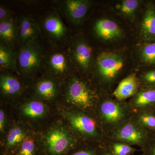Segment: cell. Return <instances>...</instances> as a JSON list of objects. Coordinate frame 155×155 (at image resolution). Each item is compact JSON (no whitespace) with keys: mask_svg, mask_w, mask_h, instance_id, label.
<instances>
[{"mask_svg":"<svg viewBox=\"0 0 155 155\" xmlns=\"http://www.w3.org/2000/svg\"><path fill=\"white\" fill-rule=\"evenodd\" d=\"M134 112L127 101H120L111 94L102 96L94 115L107 137L131 119Z\"/></svg>","mask_w":155,"mask_h":155,"instance_id":"obj_1","label":"cell"},{"mask_svg":"<svg viewBox=\"0 0 155 155\" xmlns=\"http://www.w3.org/2000/svg\"><path fill=\"white\" fill-rule=\"evenodd\" d=\"M66 116L72 129L83 141L100 144L107 141V136L94 114L76 109L68 112Z\"/></svg>","mask_w":155,"mask_h":155,"instance_id":"obj_2","label":"cell"},{"mask_svg":"<svg viewBox=\"0 0 155 155\" xmlns=\"http://www.w3.org/2000/svg\"><path fill=\"white\" fill-rule=\"evenodd\" d=\"M103 95L84 81L73 77L68 84L66 97L68 102L77 110L94 114Z\"/></svg>","mask_w":155,"mask_h":155,"instance_id":"obj_3","label":"cell"},{"mask_svg":"<svg viewBox=\"0 0 155 155\" xmlns=\"http://www.w3.org/2000/svg\"><path fill=\"white\" fill-rule=\"evenodd\" d=\"M152 132L142 126L134 116L107 137V139L124 143L131 146L144 147Z\"/></svg>","mask_w":155,"mask_h":155,"instance_id":"obj_4","label":"cell"},{"mask_svg":"<svg viewBox=\"0 0 155 155\" xmlns=\"http://www.w3.org/2000/svg\"><path fill=\"white\" fill-rule=\"evenodd\" d=\"M69 131L55 127L46 136L44 152L45 155H66L75 149L78 141Z\"/></svg>","mask_w":155,"mask_h":155,"instance_id":"obj_5","label":"cell"},{"mask_svg":"<svg viewBox=\"0 0 155 155\" xmlns=\"http://www.w3.org/2000/svg\"><path fill=\"white\" fill-rule=\"evenodd\" d=\"M124 66V61L121 56L113 53H105L97 60L98 75L101 83L104 86V94H109L120 75Z\"/></svg>","mask_w":155,"mask_h":155,"instance_id":"obj_6","label":"cell"},{"mask_svg":"<svg viewBox=\"0 0 155 155\" xmlns=\"http://www.w3.org/2000/svg\"><path fill=\"white\" fill-rule=\"evenodd\" d=\"M42 50L35 41L24 45L18 57L20 71L25 75H30L38 70L42 60Z\"/></svg>","mask_w":155,"mask_h":155,"instance_id":"obj_7","label":"cell"},{"mask_svg":"<svg viewBox=\"0 0 155 155\" xmlns=\"http://www.w3.org/2000/svg\"><path fill=\"white\" fill-rule=\"evenodd\" d=\"M127 102L134 113L142 111L155 112V88L140 87Z\"/></svg>","mask_w":155,"mask_h":155,"instance_id":"obj_8","label":"cell"},{"mask_svg":"<svg viewBox=\"0 0 155 155\" xmlns=\"http://www.w3.org/2000/svg\"><path fill=\"white\" fill-rule=\"evenodd\" d=\"M140 87V82L137 76L131 73L119 81L111 94L119 101H126L133 97Z\"/></svg>","mask_w":155,"mask_h":155,"instance_id":"obj_9","label":"cell"},{"mask_svg":"<svg viewBox=\"0 0 155 155\" xmlns=\"http://www.w3.org/2000/svg\"><path fill=\"white\" fill-rule=\"evenodd\" d=\"M40 33V29L29 17H24L20 19L17 31V37L23 45L36 40Z\"/></svg>","mask_w":155,"mask_h":155,"instance_id":"obj_10","label":"cell"},{"mask_svg":"<svg viewBox=\"0 0 155 155\" xmlns=\"http://www.w3.org/2000/svg\"><path fill=\"white\" fill-rule=\"evenodd\" d=\"M89 7L88 1L69 0L65 2V12L67 17L72 23L78 24L85 17Z\"/></svg>","mask_w":155,"mask_h":155,"instance_id":"obj_11","label":"cell"},{"mask_svg":"<svg viewBox=\"0 0 155 155\" xmlns=\"http://www.w3.org/2000/svg\"><path fill=\"white\" fill-rule=\"evenodd\" d=\"M94 29L98 36L107 40L116 38L121 34V29L117 23L107 19L98 20L95 24Z\"/></svg>","mask_w":155,"mask_h":155,"instance_id":"obj_12","label":"cell"},{"mask_svg":"<svg viewBox=\"0 0 155 155\" xmlns=\"http://www.w3.org/2000/svg\"><path fill=\"white\" fill-rule=\"evenodd\" d=\"M143 37L149 41H155V7L152 4L147 6L141 25Z\"/></svg>","mask_w":155,"mask_h":155,"instance_id":"obj_13","label":"cell"},{"mask_svg":"<svg viewBox=\"0 0 155 155\" xmlns=\"http://www.w3.org/2000/svg\"><path fill=\"white\" fill-rule=\"evenodd\" d=\"M44 26L48 34L54 38H62L67 32V28L63 21L58 16L51 15L45 19Z\"/></svg>","mask_w":155,"mask_h":155,"instance_id":"obj_14","label":"cell"},{"mask_svg":"<svg viewBox=\"0 0 155 155\" xmlns=\"http://www.w3.org/2000/svg\"><path fill=\"white\" fill-rule=\"evenodd\" d=\"M73 57L75 62L83 69H87L91 65L92 49L84 42H78L73 50Z\"/></svg>","mask_w":155,"mask_h":155,"instance_id":"obj_15","label":"cell"},{"mask_svg":"<svg viewBox=\"0 0 155 155\" xmlns=\"http://www.w3.org/2000/svg\"><path fill=\"white\" fill-rule=\"evenodd\" d=\"M0 86L3 94L9 96L19 94L21 90V84L19 81L8 74L1 75Z\"/></svg>","mask_w":155,"mask_h":155,"instance_id":"obj_16","label":"cell"},{"mask_svg":"<svg viewBox=\"0 0 155 155\" xmlns=\"http://www.w3.org/2000/svg\"><path fill=\"white\" fill-rule=\"evenodd\" d=\"M39 96L46 100L54 98L57 94L58 89L56 84L50 79H44L39 81L35 87Z\"/></svg>","mask_w":155,"mask_h":155,"instance_id":"obj_17","label":"cell"},{"mask_svg":"<svg viewBox=\"0 0 155 155\" xmlns=\"http://www.w3.org/2000/svg\"><path fill=\"white\" fill-rule=\"evenodd\" d=\"M0 37L2 41L8 45L12 44L16 39L17 32L14 21L11 18L0 23Z\"/></svg>","mask_w":155,"mask_h":155,"instance_id":"obj_18","label":"cell"},{"mask_svg":"<svg viewBox=\"0 0 155 155\" xmlns=\"http://www.w3.org/2000/svg\"><path fill=\"white\" fill-rule=\"evenodd\" d=\"M25 116L31 118H39L45 115L46 107L43 103L38 101H32L26 103L22 108Z\"/></svg>","mask_w":155,"mask_h":155,"instance_id":"obj_19","label":"cell"},{"mask_svg":"<svg viewBox=\"0 0 155 155\" xmlns=\"http://www.w3.org/2000/svg\"><path fill=\"white\" fill-rule=\"evenodd\" d=\"M49 64L51 70L57 74H64L68 68L66 57L61 53H56L52 55Z\"/></svg>","mask_w":155,"mask_h":155,"instance_id":"obj_20","label":"cell"},{"mask_svg":"<svg viewBox=\"0 0 155 155\" xmlns=\"http://www.w3.org/2000/svg\"><path fill=\"white\" fill-rule=\"evenodd\" d=\"M136 120L144 128L151 132H155V112L142 111L136 112L134 115Z\"/></svg>","mask_w":155,"mask_h":155,"instance_id":"obj_21","label":"cell"},{"mask_svg":"<svg viewBox=\"0 0 155 155\" xmlns=\"http://www.w3.org/2000/svg\"><path fill=\"white\" fill-rule=\"evenodd\" d=\"M107 143L114 155H132L137 151L134 147L121 142L107 140Z\"/></svg>","mask_w":155,"mask_h":155,"instance_id":"obj_22","label":"cell"},{"mask_svg":"<svg viewBox=\"0 0 155 155\" xmlns=\"http://www.w3.org/2000/svg\"><path fill=\"white\" fill-rule=\"evenodd\" d=\"M26 134L20 127L15 126L9 130L7 136L6 146L8 149H12L22 143L25 138Z\"/></svg>","mask_w":155,"mask_h":155,"instance_id":"obj_23","label":"cell"},{"mask_svg":"<svg viewBox=\"0 0 155 155\" xmlns=\"http://www.w3.org/2000/svg\"><path fill=\"white\" fill-rule=\"evenodd\" d=\"M0 66L1 68L11 69L15 68L14 53L2 43L0 45Z\"/></svg>","mask_w":155,"mask_h":155,"instance_id":"obj_24","label":"cell"},{"mask_svg":"<svg viewBox=\"0 0 155 155\" xmlns=\"http://www.w3.org/2000/svg\"><path fill=\"white\" fill-rule=\"evenodd\" d=\"M102 144L88 143L87 145L78 148V144L69 155H100Z\"/></svg>","mask_w":155,"mask_h":155,"instance_id":"obj_25","label":"cell"},{"mask_svg":"<svg viewBox=\"0 0 155 155\" xmlns=\"http://www.w3.org/2000/svg\"><path fill=\"white\" fill-rule=\"evenodd\" d=\"M138 5L139 1L137 0H125L118 5L117 8L126 16H133Z\"/></svg>","mask_w":155,"mask_h":155,"instance_id":"obj_26","label":"cell"},{"mask_svg":"<svg viewBox=\"0 0 155 155\" xmlns=\"http://www.w3.org/2000/svg\"><path fill=\"white\" fill-rule=\"evenodd\" d=\"M37 150L33 140H25L21 143L16 155H36Z\"/></svg>","mask_w":155,"mask_h":155,"instance_id":"obj_27","label":"cell"},{"mask_svg":"<svg viewBox=\"0 0 155 155\" xmlns=\"http://www.w3.org/2000/svg\"><path fill=\"white\" fill-rule=\"evenodd\" d=\"M141 57L145 63L155 64V42L146 45L141 52Z\"/></svg>","mask_w":155,"mask_h":155,"instance_id":"obj_28","label":"cell"},{"mask_svg":"<svg viewBox=\"0 0 155 155\" xmlns=\"http://www.w3.org/2000/svg\"><path fill=\"white\" fill-rule=\"evenodd\" d=\"M138 78L140 87L155 88V69L145 72Z\"/></svg>","mask_w":155,"mask_h":155,"instance_id":"obj_29","label":"cell"},{"mask_svg":"<svg viewBox=\"0 0 155 155\" xmlns=\"http://www.w3.org/2000/svg\"><path fill=\"white\" fill-rule=\"evenodd\" d=\"M141 150V155H155V132H152L146 144Z\"/></svg>","mask_w":155,"mask_h":155,"instance_id":"obj_30","label":"cell"},{"mask_svg":"<svg viewBox=\"0 0 155 155\" xmlns=\"http://www.w3.org/2000/svg\"><path fill=\"white\" fill-rule=\"evenodd\" d=\"M9 11L5 8L1 6L0 8V22H3L8 19Z\"/></svg>","mask_w":155,"mask_h":155,"instance_id":"obj_31","label":"cell"},{"mask_svg":"<svg viewBox=\"0 0 155 155\" xmlns=\"http://www.w3.org/2000/svg\"><path fill=\"white\" fill-rule=\"evenodd\" d=\"M100 155H114L108 146L107 141L102 144Z\"/></svg>","mask_w":155,"mask_h":155,"instance_id":"obj_32","label":"cell"},{"mask_svg":"<svg viewBox=\"0 0 155 155\" xmlns=\"http://www.w3.org/2000/svg\"><path fill=\"white\" fill-rule=\"evenodd\" d=\"M5 125V115L2 110H0V130L3 132Z\"/></svg>","mask_w":155,"mask_h":155,"instance_id":"obj_33","label":"cell"}]
</instances>
